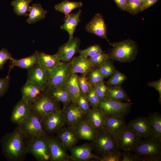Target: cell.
<instances>
[{
  "label": "cell",
  "mask_w": 161,
  "mask_h": 161,
  "mask_svg": "<svg viewBox=\"0 0 161 161\" xmlns=\"http://www.w3.org/2000/svg\"><path fill=\"white\" fill-rule=\"evenodd\" d=\"M142 3L139 0H127L125 11L132 15H137L141 12L140 7Z\"/></svg>",
  "instance_id": "39"
},
{
  "label": "cell",
  "mask_w": 161,
  "mask_h": 161,
  "mask_svg": "<svg viewBox=\"0 0 161 161\" xmlns=\"http://www.w3.org/2000/svg\"><path fill=\"white\" fill-rule=\"evenodd\" d=\"M79 139L92 141L95 137L97 131L89 123L85 117L74 128Z\"/></svg>",
  "instance_id": "23"
},
{
  "label": "cell",
  "mask_w": 161,
  "mask_h": 161,
  "mask_svg": "<svg viewBox=\"0 0 161 161\" xmlns=\"http://www.w3.org/2000/svg\"><path fill=\"white\" fill-rule=\"evenodd\" d=\"M62 110L65 124L74 128L85 117L86 114L77 104L72 102L63 108Z\"/></svg>",
  "instance_id": "15"
},
{
  "label": "cell",
  "mask_w": 161,
  "mask_h": 161,
  "mask_svg": "<svg viewBox=\"0 0 161 161\" xmlns=\"http://www.w3.org/2000/svg\"><path fill=\"white\" fill-rule=\"evenodd\" d=\"M32 112L31 103L22 98L14 106L10 120L13 123L18 125Z\"/></svg>",
  "instance_id": "17"
},
{
  "label": "cell",
  "mask_w": 161,
  "mask_h": 161,
  "mask_svg": "<svg viewBox=\"0 0 161 161\" xmlns=\"http://www.w3.org/2000/svg\"><path fill=\"white\" fill-rule=\"evenodd\" d=\"M44 91L35 84L28 81L21 89L22 98L31 103L37 99Z\"/></svg>",
  "instance_id": "26"
},
{
  "label": "cell",
  "mask_w": 161,
  "mask_h": 161,
  "mask_svg": "<svg viewBox=\"0 0 161 161\" xmlns=\"http://www.w3.org/2000/svg\"><path fill=\"white\" fill-rule=\"evenodd\" d=\"M43 129L47 135L56 133L65 124L63 110H55L41 119Z\"/></svg>",
  "instance_id": "9"
},
{
  "label": "cell",
  "mask_w": 161,
  "mask_h": 161,
  "mask_svg": "<svg viewBox=\"0 0 161 161\" xmlns=\"http://www.w3.org/2000/svg\"><path fill=\"white\" fill-rule=\"evenodd\" d=\"M70 74L80 73L86 75L96 67L89 61L86 56L80 55L74 57L71 61Z\"/></svg>",
  "instance_id": "22"
},
{
  "label": "cell",
  "mask_w": 161,
  "mask_h": 161,
  "mask_svg": "<svg viewBox=\"0 0 161 161\" xmlns=\"http://www.w3.org/2000/svg\"><path fill=\"white\" fill-rule=\"evenodd\" d=\"M94 86L100 102L107 99L108 86L104 83V82H101Z\"/></svg>",
  "instance_id": "43"
},
{
  "label": "cell",
  "mask_w": 161,
  "mask_h": 161,
  "mask_svg": "<svg viewBox=\"0 0 161 161\" xmlns=\"http://www.w3.org/2000/svg\"><path fill=\"white\" fill-rule=\"evenodd\" d=\"M104 78L110 77L117 71L111 60L107 59L99 68Z\"/></svg>",
  "instance_id": "37"
},
{
  "label": "cell",
  "mask_w": 161,
  "mask_h": 161,
  "mask_svg": "<svg viewBox=\"0 0 161 161\" xmlns=\"http://www.w3.org/2000/svg\"><path fill=\"white\" fill-rule=\"evenodd\" d=\"M51 161H73L66 149L56 137L49 135L47 137Z\"/></svg>",
  "instance_id": "12"
},
{
  "label": "cell",
  "mask_w": 161,
  "mask_h": 161,
  "mask_svg": "<svg viewBox=\"0 0 161 161\" xmlns=\"http://www.w3.org/2000/svg\"><path fill=\"white\" fill-rule=\"evenodd\" d=\"M141 138L127 125L117 140L119 149L131 151L137 146Z\"/></svg>",
  "instance_id": "11"
},
{
  "label": "cell",
  "mask_w": 161,
  "mask_h": 161,
  "mask_svg": "<svg viewBox=\"0 0 161 161\" xmlns=\"http://www.w3.org/2000/svg\"><path fill=\"white\" fill-rule=\"evenodd\" d=\"M61 61L56 54L50 55L42 52H38V63L49 71L59 64Z\"/></svg>",
  "instance_id": "31"
},
{
  "label": "cell",
  "mask_w": 161,
  "mask_h": 161,
  "mask_svg": "<svg viewBox=\"0 0 161 161\" xmlns=\"http://www.w3.org/2000/svg\"><path fill=\"white\" fill-rule=\"evenodd\" d=\"M122 153L119 150H114L107 153L100 157V161H120L122 159Z\"/></svg>",
  "instance_id": "45"
},
{
  "label": "cell",
  "mask_w": 161,
  "mask_h": 161,
  "mask_svg": "<svg viewBox=\"0 0 161 161\" xmlns=\"http://www.w3.org/2000/svg\"><path fill=\"white\" fill-rule=\"evenodd\" d=\"M85 27L87 32L105 39L110 45L112 46L113 43L110 42L108 38L107 25L103 16L101 14L96 13Z\"/></svg>",
  "instance_id": "13"
},
{
  "label": "cell",
  "mask_w": 161,
  "mask_h": 161,
  "mask_svg": "<svg viewBox=\"0 0 161 161\" xmlns=\"http://www.w3.org/2000/svg\"><path fill=\"white\" fill-rule=\"evenodd\" d=\"M106 116L103 129L112 134L117 141L126 126L124 117L111 115Z\"/></svg>",
  "instance_id": "18"
},
{
  "label": "cell",
  "mask_w": 161,
  "mask_h": 161,
  "mask_svg": "<svg viewBox=\"0 0 161 161\" xmlns=\"http://www.w3.org/2000/svg\"><path fill=\"white\" fill-rule=\"evenodd\" d=\"M10 82L9 76H7L4 78H0V98L4 96L7 91Z\"/></svg>",
  "instance_id": "48"
},
{
  "label": "cell",
  "mask_w": 161,
  "mask_h": 161,
  "mask_svg": "<svg viewBox=\"0 0 161 161\" xmlns=\"http://www.w3.org/2000/svg\"><path fill=\"white\" fill-rule=\"evenodd\" d=\"M80 43V40L78 37H74L60 46L56 54L63 62H70L78 52Z\"/></svg>",
  "instance_id": "14"
},
{
  "label": "cell",
  "mask_w": 161,
  "mask_h": 161,
  "mask_svg": "<svg viewBox=\"0 0 161 161\" xmlns=\"http://www.w3.org/2000/svg\"><path fill=\"white\" fill-rule=\"evenodd\" d=\"M109 59L121 63L131 62L137 56L138 47L133 40L126 39L113 43Z\"/></svg>",
  "instance_id": "2"
},
{
  "label": "cell",
  "mask_w": 161,
  "mask_h": 161,
  "mask_svg": "<svg viewBox=\"0 0 161 161\" xmlns=\"http://www.w3.org/2000/svg\"><path fill=\"white\" fill-rule=\"evenodd\" d=\"M17 126L20 131L28 139L49 135L43 129L41 119L32 112Z\"/></svg>",
  "instance_id": "6"
},
{
  "label": "cell",
  "mask_w": 161,
  "mask_h": 161,
  "mask_svg": "<svg viewBox=\"0 0 161 161\" xmlns=\"http://www.w3.org/2000/svg\"><path fill=\"white\" fill-rule=\"evenodd\" d=\"M78 82L81 94L86 96L93 86L88 80L86 75H83L78 76Z\"/></svg>",
  "instance_id": "41"
},
{
  "label": "cell",
  "mask_w": 161,
  "mask_h": 161,
  "mask_svg": "<svg viewBox=\"0 0 161 161\" xmlns=\"http://www.w3.org/2000/svg\"><path fill=\"white\" fill-rule=\"evenodd\" d=\"M83 6V4L81 1H71L64 0L56 4L54 8L56 11L64 14L66 17L69 15L72 10L78 8H80Z\"/></svg>",
  "instance_id": "34"
},
{
  "label": "cell",
  "mask_w": 161,
  "mask_h": 161,
  "mask_svg": "<svg viewBox=\"0 0 161 161\" xmlns=\"http://www.w3.org/2000/svg\"><path fill=\"white\" fill-rule=\"evenodd\" d=\"M56 133V137L66 150L75 145L79 139L73 127H64Z\"/></svg>",
  "instance_id": "21"
},
{
  "label": "cell",
  "mask_w": 161,
  "mask_h": 161,
  "mask_svg": "<svg viewBox=\"0 0 161 161\" xmlns=\"http://www.w3.org/2000/svg\"><path fill=\"white\" fill-rule=\"evenodd\" d=\"M86 96L92 108H99L100 101L96 93L94 86L91 87Z\"/></svg>",
  "instance_id": "44"
},
{
  "label": "cell",
  "mask_w": 161,
  "mask_h": 161,
  "mask_svg": "<svg viewBox=\"0 0 161 161\" xmlns=\"http://www.w3.org/2000/svg\"><path fill=\"white\" fill-rule=\"evenodd\" d=\"M44 91L57 100L61 102L63 108L72 102L70 96L64 86L45 89Z\"/></svg>",
  "instance_id": "29"
},
{
  "label": "cell",
  "mask_w": 161,
  "mask_h": 161,
  "mask_svg": "<svg viewBox=\"0 0 161 161\" xmlns=\"http://www.w3.org/2000/svg\"><path fill=\"white\" fill-rule=\"evenodd\" d=\"M122 154L121 161H142V158L131 153L130 151H124Z\"/></svg>",
  "instance_id": "49"
},
{
  "label": "cell",
  "mask_w": 161,
  "mask_h": 161,
  "mask_svg": "<svg viewBox=\"0 0 161 161\" xmlns=\"http://www.w3.org/2000/svg\"><path fill=\"white\" fill-rule=\"evenodd\" d=\"M47 136L37 137L28 140L27 153L32 154L37 161H50Z\"/></svg>",
  "instance_id": "7"
},
{
  "label": "cell",
  "mask_w": 161,
  "mask_h": 161,
  "mask_svg": "<svg viewBox=\"0 0 161 161\" xmlns=\"http://www.w3.org/2000/svg\"><path fill=\"white\" fill-rule=\"evenodd\" d=\"M77 104L86 114L91 109L90 104L86 96L81 94L78 98Z\"/></svg>",
  "instance_id": "47"
},
{
  "label": "cell",
  "mask_w": 161,
  "mask_h": 161,
  "mask_svg": "<svg viewBox=\"0 0 161 161\" xmlns=\"http://www.w3.org/2000/svg\"><path fill=\"white\" fill-rule=\"evenodd\" d=\"M159 0H144L141 6V12L152 6Z\"/></svg>",
  "instance_id": "51"
},
{
  "label": "cell",
  "mask_w": 161,
  "mask_h": 161,
  "mask_svg": "<svg viewBox=\"0 0 161 161\" xmlns=\"http://www.w3.org/2000/svg\"><path fill=\"white\" fill-rule=\"evenodd\" d=\"M132 103L107 99L100 102L99 108L106 115L124 117L129 113Z\"/></svg>",
  "instance_id": "10"
},
{
  "label": "cell",
  "mask_w": 161,
  "mask_h": 161,
  "mask_svg": "<svg viewBox=\"0 0 161 161\" xmlns=\"http://www.w3.org/2000/svg\"><path fill=\"white\" fill-rule=\"evenodd\" d=\"M27 139L18 126L5 134L0 140L3 155L10 161H22L27 153Z\"/></svg>",
  "instance_id": "1"
},
{
  "label": "cell",
  "mask_w": 161,
  "mask_h": 161,
  "mask_svg": "<svg viewBox=\"0 0 161 161\" xmlns=\"http://www.w3.org/2000/svg\"><path fill=\"white\" fill-rule=\"evenodd\" d=\"M131 151L143 161H159L161 160V141L153 137L141 139Z\"/></svg>",
  "instance_id": "3"
},
{
  "label": "cell",
  "mask_w": 161,
  "mask_h": 161,
  "mask_svg": "<svg viewBox=\"0 0 161 161\" xmlns=\"http://www.w3.org/2000/svg\"><path fill=\"white\" fill-rule=\"evenodd\" d=\"M102 51V48L99 45L95 44L85 49L79 50L78 53L80 55H84L89 58L93 56Z\"/></svg>",
  "instance_id": "42"
},
{
  "label": "cell",
  "mask_w": 161,
  "mask_h": 161,
  "mask_svg": "<svg viewBox=\"0 0 161 161\" xmlns=\"http://www.w3.org/2000/svg\"><path fill=\"white\" fill-rule=\"evenodd\" d=\"M151 126L153 137L161 141V115L158 113H150L147 117Z\"/></svg>",
  "instance_id": "33"
},
{
  "label": "cell",
  "mask_w": 161,
  "mask_h": 161,
  "mask_svg": "<svg viewBox=\"0 0 161 161\" xmlns=\"http://www.w3.org/2000/svg\"><path fill=\"white\" fill-rule=\"evenodd\" d=\"M13 58L12 54L5 48L0 50V70L4 68L5 63L8 60H12Z\"/></svg>",
  "instance_id": "46"
},
{
  "label": "cell",
  "mask_w": 161,
  "mask_h": 161,
  "mask_svg": "<svg viewBox=\"0 0 161 161\" xmlns=\"http://www.w3.org/2000/svg\"><path fill=\"white\" fill-rule=\"evenodd\" d=\"M89 61L97 68H99L108 59L109 54L102 51L93 56L88 58Z\"/></svg>",
  "instance_id": "40"
},
{
  "label": "cell",
  "mask_w": 161,
  "mask_h": 161,
  "mask_svg": "<svg viewBox=\"0 0 161 161\" xmlns=\"http://www.w3.org/2000/svg\"><path fill=\"white\" fill-rule=\"evenodd\" d=\"M71 66V61L66 63L61 62L55 67L50 71L45 90L64 86L67 78L70 74Z\"/></svg>",
  "instance_id": "8"
},
{
  "label": "cell",
  "mask_w": 161,
  "mask_h": 161,
  "mask_svg": "<svg viewBox=\"0 0 161 161\" xmlns=\"http://www.w3.org/2000/svg\"><path fill=\"white\" fill-rule=\"evenodd\" d=\"M86 78L93 86L104 82V77L99 68L95 67L86 75Z\"/></svg>",
  "instance_id": "36"
},
{
  "label": "cell",
  "mask_w": 161,
  "mask_h": 161,
  "mask_svg": "<svg viewBox=\"0 0 161 161\" xmlns=\"http://www.w3.org/2000/svg\"><path fill=\"white\" fill-rule=\"evenodd\" d=\"M118 7L121 10L125 11L127 0H114Z\"/></svg>",
  "instance_id": "52"
},
{
  "label": "cell",
  "mask_w": 161,
  "mask_h": 161,
  "mask_svg": "<svg viewBox=\"0 0 161 161\" xmlns=\"http://www.w3.org/2000/svg\"><path fill=\"white\" fill-rule=\"evenodd\" d=\"M148 86L152 87L155 89L159 92V97L158 101L161 103V78L159 80L152 82H149L147 83Z\"/></svg>",
  "instance_id": "50"
},
{
  "label": "cell",
  "mask_w": 161,
  "mask_h": 161,
  "mask_svg": "<svg viewBox=\"0 0 161 161\" xmlns=\"http://www.w3.org/2000/svg\"><path fill=\"white\" fill-rule=\"evenodd\" d=\"M127 125L141 138L153 137L152 129L147 117L136 118L131 120Z\"/></svg>",
  "instance_id": "20"
},
{
  "label": "cell",
  "mask_w": 161,
  "mask_h": 161,
  "mask_svg": "<svg viewBox=\"0 0 161 161\" xmlns=\"http://www.w3.org/2000/svg\"><path fill=\"white\" fill-rule=\"evenodd\" d=\"M91 143L92 149L101 156L109 152L119 150L115 138L104 129L97 131Z\"/></svg>",
  "instance_id": "4"
},
{
  "label": "cell",
  "mask_w": 161,
  "mask_h": 161,
  "mask_svg": "<svg viewBox=\"0 0 161 161\" xmlns=\"http://www.w3.org/2000/svg\"><path fill=\"white\" fill-rule=\"evenodd\" d=\"M31 0H13L11 3L14 11L18 16H28Z\"/></svg>",
  "instance_id": "35"
},
{
  "label": "cell",
  "mask_w": 161,
  "mask_h": 161,
  "mask_svg": "<svg viewBox=\"0 0 161 161\" xmlns=\"http://www.w3.org/2000/svg\"><path fill=\"white\" fill-rule=\"evenodd\" d=\"M85 118L89 123L97 131L103 128L106 116L99 108H93L86 114Z\"/></svg>",
  "instance_id": "24"
},
{
  "label": "cell",
  "mask_w": 161,
  "mask_h": 161,
  "mask_svg": "<svg viewBox=\"0 0 161 161\" xmlns=\"http://www.w3.org/2000/svg\"><path fill=\"white\" fill-rule=\"evenodd\" d=\"M78 76L77 73L70 74L67 78L64 86L69 94L72 102L77 104L78 98L81 93L78 82Z\"/></svg>",
  "instance_id": "27"
},
{
  "label": "cell",
  "mask_w": 161,
  "mask_h": 161,
  "mask_svg": "<svg viewBox=\"0 0 161 161\" xmlns=\"http://www.w3.org/2000/svg\"><path fill=\"white\" fill-rule=\"evenodd\" d=\"M50 71L38 63L28 70L27 81L32 82L45 90L47 84Z\"/></svg>",
  "instance_id": "16"
},
{
  "label": "cell",
  "mask_w": 161,
  "mask_h": 161,
  "mask_svg": "<svg viewBox=\"0 0 161 161\" xmlns=\"http://www.w3.org/2000/svg\"><path fill=\"white\" fill-rule=\"evenodd\" d=\"M82 10L80 8L76 13H70L65 17L64 22L60 26V28L66 31L69 35V40L74 37L73 35L76 27L81 21L80 17Z\"/></svg>",
  "instance_id": "25"
},
{
  "label": "cell",
  "mask_w": 161,
  "mask_h": 161,
  "mask_svg": "<svg viewBox=\"0 0 161 161\" xmlns=\"http://www.w3.org/2000/svg\"><path fill=\"white\" fill-rule=\"evenodd\" d=\"M110 86H108L107 99L121 102L130 101L129 97L120 85Z\"/></svg>",
  "instance_id": "32"
},
{
  "label": "cell",
  "mask_w": 161,
  "mask_h": 161,
  "mask_svg": "<svg viewBox=\"0 0 161 161\" xmlns=\"http://www.w3.org/2000/svg\"><path fill=\"white\" fill-rule=\"evenodd\" d=\"M31 105L32 112L41 119L52 111L61 109L59 102L44 91Z\"/></svg>",
  "instance_id": "5"
},
{
  "label": "cell",
  "mask_w": 161,
  "mask_h": 161,
  "mask_svg": "<svg viewBox=\"0 0 161 161\" xmlns=\"http://www.w3.org/2000/svg\"><path fill=\"white\" fill-rule=\"evenodd\" d=\"M110 77L106 82V85L109 86L120 85L127 78V77L123 73L117 70Z\"/></svg>",
  "instance_id": "38"
},
{
  "label": "cell",
  "mask_w": 161,
  "mask_h": 161,
  "mask_svg": "<svg viewBox=\"0 0 161 161\" xmlns=\"http://www.w3.org/2000/svg\"><path fill=\"white\" fill-rule=\"evenodd\" d=\"M38 52L36 51L32 54L26 58L19 59L13 58L10 60L11 64L9 66V69L8 75L14 66H18L22 69L29 70L38 63Z\"/></svg>",
  "instance_id": "28"
},
{
  "label": "cell",
  "mask_w": 161,
  "mask_h": 161,
  "mask_svg": "<svg viewBox=\"0 0 161 161\" xmlns=\"http://www.w3.org/2000/svg\"><path fill=\"white\" fill-rule=\"evenodd\" d=\"M92 149L91 144H89L75 145L69 149L70 156L73 161H86L93 159L100 160V157L92 153Z\"/></svg>",
  "instance_id": "19"
},
{
  "label": "cell",
  "mask_w": 161,
  "mask_h": 161,
  "mask_svg": "<svg viewBox=\"0 0 161 161\" xmlns=\"http://www.w3.org/2000/svg\"><path fill=\"white\" fill-rule=\"evenodd\" d=\"M142 3L143 1L144 0H139Z\"/></svg>",
  "instance_id": "53"
},
{
  "label": "cell",
  "mask_w": 161,
  "mask_h": 161,
  "mask_svg": "<svg viewBox=\"0 0 161 161\" xmlns=\"http://www.w3.org/2000/svg\"><path fill=\"white\" fill-rule=\"evenodd\" d=\"M28 18L26 21L29 24H32L44 19L47 13L46 10L43 8L39 3H33L30 6L29 10Z\"/></svg>",
  "instance_id": "30"
}]
</instances>
